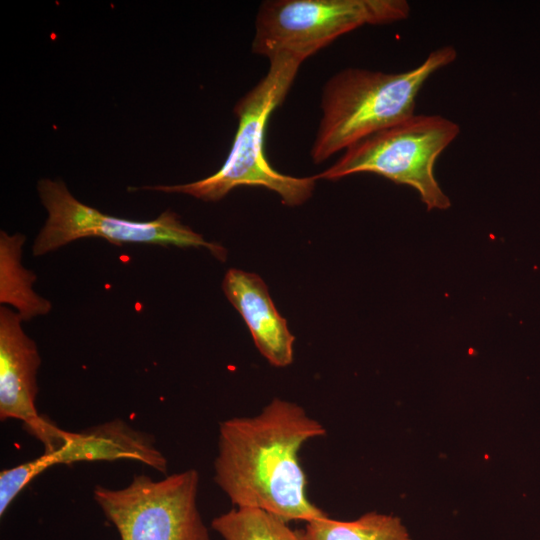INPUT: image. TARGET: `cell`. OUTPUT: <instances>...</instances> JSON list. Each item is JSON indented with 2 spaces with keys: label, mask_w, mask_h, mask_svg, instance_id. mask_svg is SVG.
I'll use <instances>...</instances> for the list:
<instances>
[{
  "label": "cell",
  "mask_w": 540,
  "mask_h": 540,
  "mask_svg": "<svg viewBox=\"0 0 540 540\" xmlns=\"http://www.w3.org/2000/svg\"><path fill=\"white\" fill-rule=\"evenodd\" d=\"M303 534L306 540H410L398 517L374 511L351 521L324 514L306 522Z\"/></svg>",
  "instance_id": "cell-12"
},
{
  "label": "cell",
  "mask_w": 540,
  "mask_h": 540,
  "mask_svg": "<svg viewBox=\"0 0 540 540\" xmlns=\"http://www.w3.org/2000/svg\"><path fill=\"white\" fill-rule=\"evenodd\" d=\"M222 289L241 314L257 349L267 361L275 367L290 365L295 338L275 308L264 281L254 273L229 269Z\"/></svg>",
  "instance_id": "cell-9"
},
{
  "label": "cell",
  "mask_w": 540,
  "mask_h": 540,
  "mask_svg": "<svg viewBox=\"0 0 540 540\" xmlns=\"http://www.w3.org/2000/svg\"><path fill=\"white\" fill-rule=\"evenodd\" d=\"M307 55L282 51L269 57L265 76L234 107L238 128L222 167L207 178L179 185L147 186L141 189L182 193L204 201H218L232 189L262 186L276 192L287 206L306 202L316 178L282 174L269 164L264 154V133L271 113L283 102Z\"/></svg>",
  "instance_id": "cell-3"
},
{
  "label": "cell",
  "mask_w": 540,
  "mask_h": 540,
  "mask_svg": "<svg viewBox=\"0 0 540 540\" xmlns=\"http://www.w3.org/2000/svg\"><path fill=\"white\" fill-rule=\"evenodd\" d=\"M36 459L43 471L58 464L118 459L137 460L162 473L167 470V460L154 439L119 419L70 432L62 448Z\"/></svg>",
  "instance_id": "cell-10"
},
{
  "label": "cell",
  "mask_w": 540,
  "mask_h": 540,
  "mask_svg": "<svg viewBox=\"0 0 540 540\" xmlns=\"http://www.w3.org/2000/svg\"><path fill=\"white\" fill-rule=\"evenodd\" d=\"M405 0H267L258 9L252 52L267 58L282 51L317 53L364 25L408 18Z\"/></svg>",
  "instance_id": "cell-5"
},
{
  "label": "cell",
  "mask_w": 540,
  "mask_h": 540,
  "mask_svg": "<svg viewBox=\"0 0 540 540\" xmlns=\"http://www.w3.org/2000/svg\"><path fill=\"white\" fill-rule=\"evenodd\" d=\"M195 469L161 480L137 475L121 489L97 486L94 499L121 540H210L197 506Z\"/></svg>",
  "instance_id": "cell-7"
},
{
  "label": "cell",
  "mask_w": 540,
  "mask_h": 540,
  "mask_svg": "<svg viewBox=\"0 0 540 540\" xmlns=\"http://www.w3.org/2000/svg\"><path fill=\"white\" fill-rule=\"evenodd\" d=\"M212 528L224 540H306L284 519L254 508H233L215 517Z\"/></svg>",
  "instance_id": "cell-13"
},
{
  "label": "cell",
  "mask_w": 540,
  "mask_h": 540,
  "mask_svg": "<svg viewBox=\"0 0 540 540\" xmlns=\"http://www.w3.org/2000/svg\"><path fill=\"white\" fill-rule=\"evenodd\" d=\"M326 429L300 405L274 398L251 417L220 423L214 481L237 508H254L285 521L326 514L307 497L299 451Z\"/></svg>",
  "instance_id": "cell-1"
},
{
  "label": "cell",
  "mask_w": 540,
  "mask_h": 540,
  "mask_svg": "<svg viewBox=\"0 0 540 540\" xmlns=\"http://www.w3.org/2000/svg\"><path fill=\"white\" fill-rule=\"evenodd\" d=\"M25 236L0 232V302L15 308L23 321L46 315L52 304L33 290L36 275L22 264Z\"/></svg>",
  "instance_id": "cell-11"
},
{
  "label": "cell",
  "mask_w": 540,
  "mask_h": 540,
  "mask_svg": "<svg viewBox=\"0 0 540 540\" xmlns=\"http://www.w3.org/2000/svg\"><path fill=\"white\" fill-rule=\"evenodd\" d=\"M37 191L48 218L33 242L32 253L36 257L89 237L103 238L119 246L146 243L203 247L218 259L224 260L226 256L222 246L206 241L172 211H165L150 221L128 220L80 202L62 180L41 179Z\"/></svg>",
  "instance_id": "cell-6"
},
{
  "label": "cell",
  "mask_w": 540,
  "mask_h": 540,
  "mask_svg": "<svg viewBox=\"0 0 540 540\" xmlns=\"http://www.w3.org/2000/svg\"><path fill=\"white\" fill-rule=\"evenodd\" d=\"M23 319L6 306L0 308V418L23 422L25 430L44 445V453L62 448L65 431L38 414L37 372L41 358L37 345L24 331Z\"/></svg>",
  "instance_id": "cell-8"
},
{
  "label": "cell",
  "mask_w": 540,
  "mask_h": 540,
  "mask_svg": "<svg viewBox=\"0 0 540 540\" xmlns=\"http://www.w3.org/2000/svg\"><path fill=\"white\" fill-rule=\"evenodd\" d=\"M459 133L458 124L446 117L413 114L349 146L314 176L334 181L356 173L381 175L415 189L427 210H445L451 202L434 176V166Z\"/></svg>",
  "instance_id": "cell-4"
},
{
  "label": "cell",
  "mask_w": 540,
  "mask_h": 540,
  "mask_svg": "<svg viewBox=\"0 0 540 540\" xmlns=\"http://www.w3.org/2000/svg\"><path fill=\"white\" fill-rule=\"evenodd\" d=\"M457 58L445 45L405 72L385 73L364 68H345L325 83L321 118L311 148L319 164L359 140L414 114L416 98L425 82Z\"/></svg>",
  "instance_id": "cell-2"
}]
</instances>
